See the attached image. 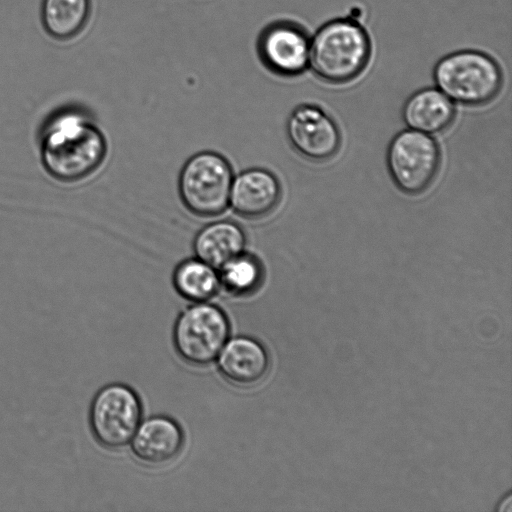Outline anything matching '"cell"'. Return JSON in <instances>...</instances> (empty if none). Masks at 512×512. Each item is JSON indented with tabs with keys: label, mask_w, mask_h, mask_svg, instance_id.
I'll use <instances>...</instances> for the list:
<instances>
[{
	"label": "cell",
	"mask_w": 512,
	"mask_h": 512,
	"mask_svg": "<svg viewBox=\"0 0 512 512\" xmlns=\"http://www.w3.org/2000/svg\"><path fill=\"white\" fill-rule=\"evenodd\" d=\"M281 193V184L271 171L248 168L234 176L229 206L242 218L262 219L276 209Z\"/></svg>",
	"instance_id": "30bf717a"
},
{
	"label": "cell",
	"mask_w": 512,
	"mask_h": 512,
	"mask_svg": "<svg viewBox=\"0 0 512 512\" xmlns=\"http://www.w3.org/2000/svg\"><path fill=\"white\" fill-rule=\"evenodd\" d=\"M286 135L299 155L314 162L331 159L341 145L337 123L320 106L311 103L300 104L291 111Z\"/></svg>",
	"instance_id": "ba28073f"
},
{
	"label": "cell",
	"mask_w": 512,
	"mask_h": 512,
	"mask_svg": "<svg viewBox=\"0 0 512 512\" xmlns=\"http://www.w3.org/2000/svg\"><path fill=\"white\" fill-rule=\"evenodd\" d=\"M245 246L246 235L243 228L231 220L206 224L193 240L195 256L217 269L244 251Z\"/></svg>",
	"instance_id": "5bb4252c"
},
{
	"label": "cell",
	"mask_w": 512,
	"mask_h": 512,
	"mask_svg": "<svg viewBox=\"0 0 512 512\" xmlns=\"http://www.w3.org/2000/svg\"><path fill=\"white\" fill-rule=\"evenodd\" d=\"M216 360L222 377L240 388L259 384L265 378L270 365L266 349L247 336L228 339Z\"/></svg>",
	"instance_id": "7c38bea8"
},
{
	"label": "cell",
	"mask_w": 512,
	"mask_h": 512,
	"mask_svg": "<svg viewBox=\"0 0 512 512\" xmlns=\"http://www.w3.org/2000/svg\"><path fill=\"white\" fill-rule=\"evenodd\" d=\"M433 79L450 100L468 106L489 103L501 91L503 73L485 52L465 49L442 57L434 66Z\"/></svg>",
	"instance_id": "3957f363"
},
{
	"label": "cell",
	"mask_w": 512,
	"mask_h": 512,
	"mask_svg": "<svg viewBox=\"0 0 512 512\" xmlns=\"http://www.w3.org/2000/svg\"><path fill=\"white\" fill-rule=\"evenodd\" d=\"M130 443L131 451L140 463L160 467L169 464L180 454L184 434L173 419L153 416L141 421Z\"/></svg>",
	"instance_id": "8fae6325"
},
{
	"label": "cell",
	"mask_w": 512,
	"mask_h": 512,
	"mask_svg": "<svg viewBox=\"0 0 512 512\" xmlns=\"http://www.w3.org/2000/svg\"><path fill=\"white\" fill-rule=\"evenodd\" d=\"M172 282L177 293L191 303L208 302L221 289L218 269L196 256L176 265Z\"/></svg>",
	"instance_id": "2e32d148"
},
{
	"label": "cell",
	"mask_w": 512,
	"mask_h": 512,
	"mask_svg": "<svg viewBox=\"0 0 512 512\" xmlns=\"http://www.w3.org/2000/svg\"><path fill=\"white\" fill-rule=\"evenodd\" d=\"M371 55L368 32L350 17L330 20L310 37L309 67L330 84H345L359 77Z\"/></svg>",
	"instance_id": "7a4b0ae2"
},
{
	"label": "cell",
	"mask_w": 512,
	"mask_h": 512,
	"mask_svg": "<svg viewBox=\"0 0 512 512\" xmlns=\"http://www.w3.org/2000/svg\"><path fill=\"white\" fill-rule=\"evenodd\" d=\"M91 11V0H42L41 23L51 38L69 41L85 29Z\"/></svg>",
	"instance_id": "9a60e30c"
},
{
	"label": "cell",
	"mask_w": 512,
	"mask_h": 512,
	"mask_svg": "<svg viewBox=\"0 0 512 512\" xmlns=\"http://www.w3.org/2000/svg\"><path fill=\"white\" fill-rule=\"evenodd\" d=\"M441 161L437 142L427 133L402 130L391 140L387 166L394 184L403 193L417 195L435 179Z\"/></svg>",
	"instance_id": "52a82bcc"
},
{
	"label": "cell",
	"mask_w": 512,
	"mask_h": 512,
	"mask_svg": "<svg viewBox=\"0 0 512 512\" xmlns=\"http://www.w3.org/2000/svg\"><path fill=\"white\" fill-rule=\"evenodd\" d=\"M41 163L49 177L61 184L81 182L93 175L107 155L100 128L75 108L53 115L40 139Z\"/></svg>",
	"instance_id": "6da1fadb"
},
{
	"label": "cell",
	"mask_w": 512,
	"mask_h": 512,
	"mask_svg": "<svg viewBox=\"0 0 512 512\" xmlns=\"http://www.w3.org/2000/svg\"><path fill=\"white\" fill-rule=\"evenodd\" d=\"M257 51L264 66L274 74L298 76L309 67L310 36L297 23L277 21L260 33Z\"/></svg>",
	"instance_id": "9c48e42d"
},
{
	"label": "cell",
	"mask_w": 512,
	"mask_h": 512,
	"mask_svg": "<svg viewBox=\"0 0 512 512\" xmlns=\"http://www.w3.org/2000/svg\"><path fill=\"white\" fill-rule=\"evenodd\" d=\"M455 114L453 101L432 87L414 92L402 109L405 124L410 129L427 134L445 131L453 123Z\"/></svg>",
	"instance_id": "4fadbf2b"
},
{
	"label": "cell",
	"mask_w": 512,
	"mask_h": 512,
	"mask_svg": "<svg viewBox=\"0 0 512 512\" xmlns=\"http://www.w3.org/2000/svg\"><path fill=\"white\" fill-rule=\"evenodd\" d=\"M230 335L225 312L209 302L193 303L178 316L173 344L183 361L193 366L213 363Z\"/></svg>",
	"instance_id": "5b68a950"
},
{
	"label": "cell",
	"mask_w": 512,
	"mask_h": 512,
	"mask_svg": "<svg viewBox=\"0 0 512 512\" xmlns=\"http://www.w3.org/2000/svg\"><path fill=\"white\" fill-rule=\"evenodd\" d=\"M142 420V405L135 391L113 383L102 387L89 408V426L104 448L117 450L132 440Z\"/></svg>",
	"instance_id": "8992f818"
},
{
	"label": "cell",
	"mask_w": 512,
	"mask_h": 512,
	"mask_svg": "<svg viewBox=\"0 0 512 512\" xmlns=\"http://www.w3.org/2000/svg\"><path fill=\"white\" fill-rule=\"evenodd\" d=\"M221 289L232 296L254 293L264 279L261 260L246 250L234 256L218 268Z\"/></svg>",
	"instance_id": "e0dca14e"
},
{
	"label": "cell",
	"mask_w": 512,
	"mask_h": 512,
	"mask_svg": "<svg viewBox=\"0 0 512 512\" xmlns=\"http://www.w3.org/2000/svg\"><path fill=\"white\" fill-rule=\"evenodd\" d=\"M233 178L232 166L222 154L211 150L195 153L179 174L180 199L196 216H217L229 207Z\"/></svg>",
	"instance_id": "277c9868"
}]
</instances>
